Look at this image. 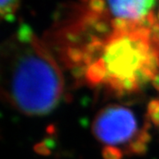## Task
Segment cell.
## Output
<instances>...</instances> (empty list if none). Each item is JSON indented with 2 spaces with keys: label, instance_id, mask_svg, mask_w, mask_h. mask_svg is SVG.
<instances>
[{
  "label": "cell",
  "instance_id": "8992f818",
  "mask_svg": "<svg viewBox=\"0 0 159 159\" xmlns=\"http://www.w3.org/2000/svg\"><path fill=\"white\" fill-rule=\"evenodd\" d=\"M156 29H157V34H158L159 37V11H158V16L156 17Z\"/></svg>",
  "mask_w": 159,
  "mask_h": 159
},
{
  "label": "cell",
  "instance_id": "277c9868",
  "mask_svg": "<svg viewBox=\"0 0 159 159\" xmlns=\"http://www.w3.org/2000/svg\"><path fill=\"white\" fill-rule=\"evenodd\" d=\"M91 11L114 24H136L154 17L157 0H89Z\"/></svg>",
  "mask_w": 159,
  "mask_h": 159
},
{
  "label": "cell",
  "instance_id": "5b68a950",
  "mask_svg": "<svg viewBox=\"0 0 159 159\" xmlns=\"http://www.w3.org/2000/svg\"><path fill=\"white\" fill-rule=\"evenodd\" d=\"M20 0H0V14L6 21H12Z\"/></svg>",
  "mask_w": 159,
  "mask_h": 159
},
{
  "label": "cell",
  "instance_id": "6da1fadb",
  "mask_svg": "<svg viewBox=\"0 0 159 159\" xmlns=\"http://www.w3.org/2000/svg\"><path fill=\"white\" fill-rule=\"evenodd\" d=\"M71 67L88 84L130 94L159 81V37L156 17L136 24H113L92 34Z\"/></svg>",
  "mask_w": 159,
  "mask_h": 159
},
{
  "label": "cell",
  "instance_id": "3957f363",
  "mask_svg": "<svg viewBox=\"0 0 159 159\" xmlns=\"http://www.w3.org/2000/svg\"><path fill=\"white\" fill-rule=\"evenodd\" d=\"M92 131L104 146L106 159H120L123 154L142 152L148 142V133L134 112L119 104L101 110L94 119Z\"/></svg>",
  "mask_w": 159,
  "mask_h": 159
},
{
  "label": "cell",
  "instance_id": "7a4b0ae2",
  "mask_svg": "<svg viewBox=\"0 0 159 159\" xmlns=\"http://www.w3.org/2000/svg\"><path fill=\"white\" fill-rule=\"evenodd\" d=\"M1 67L3 96L21 113L45 115L60 101L62 72L50 50L27 25L3 47Z\"/></svg>",
  "mask_w": 159,
  "mask_h": 159
}]
</instances>
